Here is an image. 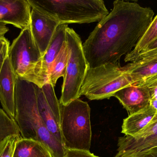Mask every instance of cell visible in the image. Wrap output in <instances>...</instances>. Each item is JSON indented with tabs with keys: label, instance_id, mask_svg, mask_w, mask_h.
Instances as JSON below:
<instances>
[{
	"label": "cell",
	"instance_id": "obj_27",
	"mask_svg": "<svg viewBox=\"0 0 157 157\" xmlns=\"http://www.w3.org/2000/svg\"><path fill=\"white\" fill-rule=\"evenodd\" d=\"M138 157H157V147L148 150Z\"/></svg>",
	"mask_w": 157,
	"mask_h": 157
},
{
	"label": "cell",
	"instance_id": "obj_1",
	"mask_svg": "<svg viewBox=\"0 0 157 157\" xmlns=\"http://www.w3.org/2000/svg\"><path fill=\"white\" fill-rule=\"evenodd\" d=\"M150 7L116 0L82 44L89 69L120 62L140 41L154 18Z\"/></svg>",
	"mask_w": 157,
	"mask_h": 157
},
{
	"label": "cell",
	"instance_id": "obj_20",
	"mask_svg": "<svg viewBox=\"0 0 157 157\" xmlns=\"http://www.w3.org/2000/svg\"><path fill=\"white\" fill-rule=\"evenodd\" d=\"M21 137L15 121L11 119L0 108V143L9 136Z\"/></svg>",
	"mask_w": 157,
	"mask_h": 157
},
{
	"label": "cell",
	"instance_id": "obj_23",
	"mask_svg": "<svg viewBox=\"0 0 157 157\" xmlns=\"http://www.w3.org/2000/svg\"><path fill=\"white\" fill-rule=\"evenodd\" d=\"M10 42L4 37H0V73L5 61L8 56Z\"/></svg>",
	"mask_w": 157,
	"mask_h": 157
},
{
	"label": "cell",
	"instance_id": "obj_3",
	"mask_svg": "<svg viewBox=\"0 0 157 157\" xmlns=\"http://www.w3.org/2000/svg\"><path fill=\"white\" fill-rule=\"evenodd\" d=\"M35 7L55 18L60 25L99 22L109 14L101 0H28Z\"/></svg>",
	"mask_w": 157,
	"mask_h": 157
},
{
	"label": "cell",
	"instance_id": "obj_18",
	"mask_svg": "<svg viewBox=\"0 0 157 157\" xmlns=\"http://www.w3.org/2000/svg\"><path fill=\"white\" fill-rule=\"evenodd\" d=\"M157 38V15L154 18L147 30L142 37L136 47L125 56L124 61H135L138 55L145 49L146 48Z\"/></svg>",
	"mask_w": 157,
	"mask_h": 157
},
{
	"label": "cell",
	"instance_id": "obj_10",
	"mask_svg": "<svg viewBox=\"0 0 157 157\" xmlns=\"http://www.w3.org/2000/svg\"><path fill=\"white\" fill-rule=\"evenodd\" d=\"M31 8L30 24L31 34L42 57L60 24L55 18L35 7Z\"/></svg>",
	"mask_w": 157,
	"mask_h": 157
},
{
	"label": "cell",
	"instance_id": "obj_24",
	"mask_svg": "<svg viewBox=\"0 0 157 157\" xmlns=\"http://www.w3.org/2000/svg\"><path fill=\"white\" fill-rule=\"evenodd\" d=\"M63 157H99L95 155L90 151L65 148Z\"/></svg>",
	"mask_w": 157,
	"mask_h": 157
},
{
	"label": "cell",
	"instance_id": "obj_6",
	"mask_svg": "<svg viewBox=\"0 0 157 157\" xmlns=\"http://www.w3.org/2000/svg\"><path fill=\"white\" fill-rule=\"evenodd\" d=\"M66 42L68 62L59 100L62 105L79 98L80 89L88 69L81 39L69 27L66 29Z\"/></svg>",
	"mask_w": 157,
	"mask_h": 157
},
{
	"label": "cell",
	"instance_id": "obj_8",
	"mask_svg": "<svg viewBox=\"0 0 157 157\" xmlns=\"http://www.w3.org/2000/svg\"><path fill=\"white\" fill-rule=\"evenodd\" d=\"M114 157H138L157 147V112L149 124L133 136L124 135L118 140Z\"/></svg>",
	"mask_w": 157,
	"mask_h": 157
},
{
	"label": "cell",
	"instance_id": "obj_19",
	"mask_svg": "<svg viewBox=\"0 0 157 157\" xmlns=\"http://www.w3.org/2000/svg\"><path fill=\"white\" fill-rule=\"evenodd\" d=\"M68 58V50L65 41L52 65L50 71L49 83L54 87L56 86L58 79L60 77H64L65 76Z\"/></svg>",
	"mask_w": 157,
	"mask_h": 157
},
{
	"label": "cell",
	"instance_id": "obj_25",
	"mask_svg": "<svg viewBox=\"0 0 157 157\" xmlns=\"http://www.w3.org/2000/svg\"><path fill=\"white\" fill-rule=\"evenodd\" d=\"M157 53V38L153 42H151L144 50L137 57L136 60L142 59V58H145L148 56H152L155 55ZM134 62V61H133Z\"/></svg>",
	"mask_w": 157,
	"mask_h": 157
},
{
	"label": "cell",
	"instance_id": "obj_22",
	"mask_svg": "<svg viewBox=\"0 0 157 157\" xmlns=\"http://www.w3.org/2000/svg\"><path fill=\"white\" fill-rule=\"evenodd\" d=\"M21 137L9 136L0 143V157H13L17 141Z\"/></svg>",
	"mask_w": 157,
	"mask_h": 157
},
{
	"label": "cell",
	"instance_id": "obj_13",
	"mask_svg": "<svg viewBox=\"0 0 157 157\" xmlns=\"http://www.w3.org/2000/svg\"><path fill=\"white\" fill-rule=\"evenodd\" d=\"M127 111L129 115L150 105L151 97L147 87L132 84L122 88L113 95Z\"/></svg>",
	"mask_w": 157,
	"mask_h": 157
},
{
	"label": "cell",
	"instance_id": "obj_16",
	"mask_svg": "<svg viewBox=\"0 0 157 157\" xmlns=\"http://www.w3.org/2000/svg\"><path fill=\"white\" fill-rule=\"evenodd\" d=\"M156 112L149 105L144 109L129 115L124 120L121 132L125 135L134 136L149 124Z\"/></svg>",
	"mask_w": 157,
	"mask_h": 157
},
{
	"label": "cell",
	"instance_id": "obj_21",
	"mask_svg": "<svg viewBox=\"0 0 157 157\" xmlns=\"http://www.w3.org/2000/svg\"><path fill=\"white\" fill-rule=\"evenodd\" d=\"M43 90L44 95L50 107L53 111V113L59 123L60 124V104L59 100H58L55 91L54 87L51 83H48L40 88Z\"/></svg>",
	"mask_w": 157,
	"mask_h": 157
},
{
	"label": "cell",
	"instance_id": "obj_28",
	"mask_svg": "<svg viewBox=\"0 0 157 157\" xmlns=\"http://www.w3.org/2000/svg\"><path fill=\"white\" fill-rule=\"evenodd\" d=\"M6 25L0 23V37H4L5 35L9 31V28Z\"/></svg>",
	"mask_w": 157,
	"mask_h": 157
},
{
	"label": "cell",
	"instance_id": "obj_14",
	"mask_svg": "<svg viewBox=\"0 0 157 157\" xmlns=\"http://www.w3.org/2000/svg\"><path fill=\"white\" fill-rule=\"evenodd\" d=\"M133 84L145 85L157 79V53L124 65Z\"/></svg>",
	"mask_w": 157,
	"mask_h": 157
},
{
	"label": "cell",
	"instance_id": "obj_5",
	"mask_svg": "<svg viewBox=\"0 0 157 157\" xmlns=\"http://www.w3.org/2000/svg\"><path fill=\"white\" fill-rule=\"evenodd\" d=\"M132 84L124 65L121 66L120 62L107 64L88 69L79 95L91 100L109 99L122 88Z\"/></svg>",
	"mask_w": 157,
	"mask_h": 157
},
{
	"label": "cell",
	"instance_id": "obj_7",
	"mask_svg": "<svg viewBox=\"0 0 157 157\" xmlns=\"http://www.w3.org/2000/svg\"><path fill=\"white\" fill-rule=\"evenodd\" d=\"M8 57L17 77L32 83L34 71L42 55L32 37L30 25L13 41Z\"/></svg>",
	"mask_w": 157,
	"mask_h": 157
},
{
	"label": "cell",
	"instance_id": "obj_4",
	"mask_svg": "<svg viewBox=\"0 0 157 157\" xmlns=\"http://www.w3.org/2000/svg\"><path fill=\"white\" fill-rule=\"evenodd\" d=\"M60 127L65 148L90 151L92 133L87 102L78 98L67 105L60 104Z\"/></svg>",
	"mask_w": 157,
	"mask_h": 157
},
{
	"label": "cell",
	"instance_id": "obj_11",
	"mask_svg": "<svg viewBox=\"0 0 157 157\" xmlns=\"http://www.w3.org/2000/svg\"><path fill=\"white\" fill-rule=\"evenodd\" d=\"M31 8L28 0H0V23L23 30L30 25Z\"/></svg>",
	"mask_w": 157,
	"mask_h": 157
},
{
	"label": "cell",
	"instance_id": "obj_29",
	"mask_svg": "<svg viewBox=\"0 0 157 157\" xmlns=\"http://www.w3.org/2000/svg\"><path fill=\"white\" fill-rule=\"evenodd\" d=\"M150 105L157 112V100L152 99L150 100Z\"/></svg>",
	"mask_w": 157,
	"mask_h": 157
},
{
	"label": "cell",
	"instance_id": "obj_26",
	"mask_svg": "<svg viewBox=\"0 0 157 157\" xmlns=\"http://www.w3.org/2000/svg\"><path fill=\"white\" fill-rule=\"evenodd\" d=\"M144 86L147 87L151 99H155L157 100V79Z\"/></svg>",
	"mask_w": 157,
	"mask_h": 157
},
{
	"label": "cell",
	"instance_id": "obj_9",
	"mask_svg": "<svg viewBox=\"0 0 157 157\" xmlns=\"http://www.w3.org/2000/svg\"><path fill=\"white\" fill-rule=\"evenodd\" d=\"M68 25H60L57 27L52 40L34 71L32 83L40 88L49 83V73L52 65L66 41V29Z\"/></svg>",
	"mask_w": 157,
	"mask_h": 157
},
{
	"label": "cell",
	"instance_id": "obj_12",
	"mask_svg": "<svg viewBox=\"0 0 157 157\" xmlns=\"http://www.w3.org/2000/svg\"><path fill=\"white\" fill-rule=\"evenodd\" d=\"M17 78L8 56L0 73V101L4 111L13 120L15 119V90Z\"/></svg>",
	"mask_w": 157,
	"mask_h": 157
},
{
	"label": "cell",
	"instance_id": "obj_2",
	"mask_svg": "<svg viewBox=\"0 0 157 157\" xmlns=\"http://www.w3.org/2000/svg\"><path fill=\"white\" fill-rule=\"evenodd\" d=\"M15 119L21 137L43 144L52 157H63L65 147L48 131L38 108L36 84L17 77L15 90Z\"/></svg>",
	"mask_w": 157,
	"mask_h": 157
},
{
	"label": "cell",
	"instance_id": "obj_17",
	"mask_svg": "<svg viewBox=\"0 0 157 157\" xmlns=\"http://www.w3.org/2000/svg\"><path fill=\"white\" fill-rule=\"evenodd\" d=\"M13 157H52L48 148L40 142L19 138L17 141Z\"/></svg>",
	"mask_w": 157,
	"mask_h": 157
},
{
	"label": "cell",
	"instance_id": "obj_15",
	"mask_svg": "<svg viewBox=\"0 0 157 157\" xmlns=\"http://www.w3.org/2000/svg\"><path fill=\"white\" fill-rule=\"evenodd\" d=\"M38 108L43 123L50 133L63 145L59 124L41 88L36 84Z\"/></svg>",
	"mask_w": 157,
	"mask_h": 157
}]
</instances>
